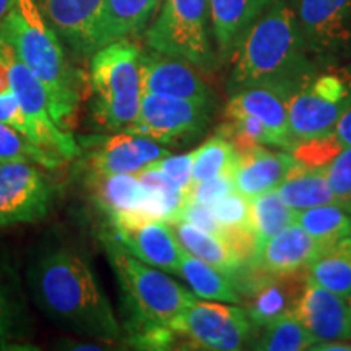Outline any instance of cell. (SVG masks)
<instances>
[{
  "label": "cell",
  "mask_w": 351,
  "mask_h": 351,
  "mask_svg": "<svg viewBox=\"0 0 351 351\" xmlns=\"http://www.w3.org/2000/svg\"><path fill=\"white\" fill-rule=\"evenodd\" d=\"M26 282L39 311L65 330L108 343L124 337L111 301L80 252L65 245L46 249L32 262Z\"/></svg>",
  "instance_id": "6da1fadb"
},
{
  "label": "cell",
  "mask_w": 351,
  "mask_h": 351,
  "mask_svg": "<svg viewBox=\"0 0 351 351\" xmlns=\"http://www.w3.org/2000/svg\"><path fill=\"white\" fill-rule=\"evenodd\" d=\"M228 93L271 88L288 96L320 69L307 51L300 23L287 0H274L232 56Z\"/></svg>",
  "instance_id": "7a4b0ae2"
},
{
  "label": "cell",
  "mask_w": 351,
  "mask_h": 351,
  "mask_svg": "<svg viewBox=\"0 0 351 351\" xmlns=\"http://www.w3.org/2000/svg\"><path fill=\"white\" fill-rule=\"evenodd\" d=\"M101 244L119 283L127 319L124 333L130 343L143 350L171 348L178 341L171 324L200 298L166 271L132 256L108 232L101 236Z\"/></svg>",
  "instance_id": "3957f363"
},
{
  "label": "cell",
  "mask_w": 351,
  "mask_h": 351,
  "mask_svg": "<svg viewBox=\"0 0 351 351\" xmlns=\"http://www.w3.org/2000/svg\"><path fill=\"white\" fill-rule=\"evenodd\" d=\"M0 39L41 80L52 119L69 130L82 103L85 77L67 60L59 34L44 19L36 0H16L0 25Z\"/></svg>",
  "instance_id": "277c9868"
},
{
  "label": "cell",
  "mask_w": 351,
  "mask_h": 351,
  "mask_svg": "<svg viewBox=\"0 0 351 351\" xmlns=\"http://www.w3.org/2000/svg\"><path fill=\"white\" fill-rule=\"evenodd\" d=\"M91 109L103 129L117 132L134 124L142 103V51L129 39L99 47L91 56Z\"/></svg>",
  "instance_id": "5b68a950"
},
{
  "label": "cell",
  "mask_w": 351,
  "mask_h": 351,
  "mask_svg": "<svg viewBox=\"0 0 351 351\" xmlns=\"http://www.w3.org/2000/svg\"><path fill=\"white\" fill-rule=\"evenodd\" d=\"M208 23L210 0H165L145 41L153 51L212 70L218 56L210 43Z\"/></svg>",
  "instance_id": "8992f818"
},
{
  "label": "cell",
  "mask_w": 351,
  "mask_h": 351,
  "mask_svg": "<svg viewBox=\"0 0 351 351\" xmlns=\"http://www.w3.org/2000/svg\"><path fill=\"white\" fill-rule=\"evenodd\" d=\"M351 106V70L346 65L322 67L287 99L295 142L335 132Z\"/></svg>",
  "instance_id": "52a82bcc"
},
{
  "label": "cell",
  "mask_w": 351,
  "mask_h": 351,
  "mask_svg": "<svg viewBox=\"0 0 351 351\" xmlns=\"http://www.w3.org/2000/svg\"><path fill=\"white\" fill-rule=\"evenodd\" d=\"M171 328L191 350L236 351L251 345L256 337L247 311L221 301L197 300L173 320Z\"/></svg>",
  "instance_id": "ba28073f"
},
{
  "label": "cell",
  "mask_w": 351,
  "mask_h": 351,
  "mask_svg": "<svg viewBox=\"0 0 351 351\" xmlns=\"http://www.w3.org/2000/svg\"><path fill=\"white\" fill-rule=\"evenodd\" d=\"M213 108V101L145 93L137 119L124 130L145 135L165 147H178L205 134Z\"/></svg>",
  "instance_id": "9c48e42d"
},
{
  "label": "cell",
  "mask_w": 351,
  "mask_h": 351,
  "mask_svg": "<svg viewBox=\"0 0 351 351\" xmlns=\"http://www.w3.org/2000/svg\"><path fill=\"white\" fill-rule=\"evenodd\" d=\"M291 7L320 69L351 59V0H291Z\"/></svg>",
  "instance_id": "30bf717a"
},
{
  "label": "cell",
  "mask_w": 351,
  "mask_h": 351,
  "mask_svg": "<svg viewBox=\"0 0 351 351\" xmlns=\"http://www.w3.org/2000/svg\"><path fill=\"white\" fill-rule=\"evenodd\" d=\"M78 142L85 178L138 174L171 153L165 145L129 130H117L111 135H85Z\"/></svg>",
  "instance_id": "8fae6325"
},
{
  "label": "cell",
  "mask_w": 351,
  "mask_h": 351,
  "mask_svg": "<svg viewBox=\"0 0 351 351\" xmlns=\"http://www.w3.org/2000/svg\"><path fill=\"white\" fill-rule=\"evenodd\" d=\"M111 238L127 252L148 265L179 275L184 247L171 223L150 218L143 213H127L108 218Z\"/></svg>",
  "instance_id": "7c38bea8"
},
{
  "label": "cell",
  "mask_w": 351,
  "mask_h": 351,
  "mask_svg": "<svg viewBox=\"0 0 351 351\" xmlns=\"http://www.w3.org/2000/svg\"><path fill=\"white\" fill-rule=\"evenodd\" d=\"M54 192L41 166L28 161L0 163V226L46 218Z\"/></svg>",
  "instance_id": "4fadbf2b"
},
{
  "label": "cell",
  "mask_w": 351,
  "mask_h": 351,
  "mask_svg": "<svg viewBox=\"0 0 351 351\" xmlns=\"http://www.w3.org/2000/svg\"><path fill=\"white\" fill-rule=\"evenodd\" d=\"M10 80L12 91L20 101L21 108L32 121L34 142L39 147L54 153L64 161L80 155V145L69 130L60 129L52 119L49 98L41 80L34 75L21 60L13 54L10 47Z\"/></svg>",
  "instance_id": "5bb4252c"
},
{
  "label": "cell",
  "mask_w": 351,
  "mask_h": 351,
  "mask_svg": "<svg viewBox=\"0 0 351 351\" xmlns=\"http://www.w3.org/2000/svg\"><path fill=\"white\" fill-rule=\"evenodd\" d=\"M293 313L302 326L320 341H351V304L330 289L320 287L309 276Z\"/></svg>",
  "instance_id": "9a60e30c"
},
{
  "label": "cell",
  "mask_w": 351,
  "mask_h": 351,
  "mask_svg": "<svg viewBox=\"0 0 351 351\" xmlns=\"http://www.w3.org/2000/svg\"><path fill=\"white\" fill-rule=\"evenodd\" d=\"M142 91L171 98L213 101V95L187 60L161 52H142Z\"/></svg>",
  "instance_id": "2e32d148"
},
{
  "label": "cell",
  "mask_w": 351,
  "mask_h": 351,
  "mask_svg": "<svg viewBox=\"0 0 351 351\" xmlns=\"http://www.w3.org/2000/svg\"><path fill=\"white\" fill-rule=\"evenodd\" d=\"M317 241L311 238L298 223H293L257 249L251 265L258 274L269 276H289L307 274L319 252Z\"/></svg>",
  "instance_id": "e0dca14e"
},
{
  "label": "cell",
  "mask_w": 351,
  "mask_h": 351,
  "mask_svg": "<svg viewBox=\"0 0 351 351\" xmlns=\"http://www.w3.org/2000/svg\"><path fill=\"white\" fill-rule=\"evenodd\" d=\"M44 19L80 57L93 56L103 0H36Z\"/></svg>",
  "instance_id": "ac0fdd59"
},
{
  "label": "cell",
  "mask_w": 351,
  "mask_h": 351,
  "mask_svg": "<svg viewBox=\"0 0 351 351\" xmlns=\"http://www.w3.org/2000/svg\"><path fill=\"white\" fill-rule=\"evenodd\" d=\"M287 99L288 96L271 90V88H244V90L230 95V101L225 108V116L249 114V116L257 117L275 135L280 148L291 152L296 142L291 135V127H289Z\"/></svg>",
  "instance_id": "d6986e66"
},
{
  "label": "cell",
  "mask_w": 351,
  "mask_h": 351,
  "mask_svg": "<svg viewBox=\"0 0 351 351\" xmlns=\"http://www.w3.org/2000/svg\"><path fill=\"white\" fill-rule=\"evenodd\" d=\"M274 0H210V21L218 59L231 60L258 16Z\"/></svg>",
  "instance_id": "ffe728a7"
},
{
  "label": "cell",
  "mask_w": 351,
  "mask_h": 351,
  "mask_svg": "<svg viewBox=\"0 0 351 351\" xmlns=\"http://www.w3.org/2000/svg\"><path fill=\"white\" fill-rule=\"evenodd\" d=\"M32 315L19 271L0 256V350H15L32 335Z\"/></svg>",
  "instance_id": "44dd1931"
},
{
  "label": "cell",
  "mask_w": 351,
  "mask_h": 351,
  "mask_svg": "<svg viewBox=\"0 0 351 351\" xmlns=\"http://www.w3.org/2000/svg\"><path fill=\"white\" fill-rule=\"evenodd\" d=\"M295 163L289 152H271L261 145L239 155L238 168L234 171L236 191L249 199L276 191Z\"/></svg>",
  "instance_id": "7402d4cb"
},
{
  "label": "cell",
  "mask_w": 351,
  "mask_h": 351,
  "mask_svg": "<svg viewBox=\"0 0 351 351\" xmlns=\"http://www.w3.org/2000/svg\"><path fill=\"white\" fill-rule=\"evenodd\" d=\"M160 0H103L95 29V52L147 28Z\"/></svg>",
  "instance_id": "603a6c76"
},
{
  "label": "cell",
  "mask_w": 351,
  "mask_h": 351,
  "mask_svg": "<svg viewBox=\"0 0 351 351\" xmlns=\"http://www.w3.org/2000/svg\"><path fill=\"white\" fill-rule=\"evenodd\" d=\"M86 186L106 218L125 213H145L150 217L148 191L137 174L95 176L86 178Z\"/></svg>",
  "instance_id": "cb8c5ba5"
},
{
  "label": "cell",
  "mask_w": 351,
  "mask_h": 351,
  "mask_svg": "<svg viewBox=\"0 0 351 351\" xmlns=\"http://www.w3.org/2000/svg\"><path fill=\"white\" fill-rule=\"evenodd\" d=\"M171 225L174 228L179 243L187 252L223 271L226 276H230L232 282L234 280L238 282L239 274L247 262L239 256V252L236 251L230 239L225 236L200 230V228L182 221V219L171 223Z\"/></svg>",
  "instance_id": "d4e9b609"
},
{
  "label": "cell",
  "mask_w": 351,
  "mask_h": 351,
  "mask_svg": "<svg viewBox=\"0 0 351 351\" xmlns=\"http://www.w3.org/2000/svg\"><path fill=\"white\" fill-rule=\"evenodd\" d=\"M276 194L296 212L319 205L337 204L326 171L307 168L300 163H295L289 169L287 178L276 187Z\"/></svg>",
  "instance_id": "484cf974"
},
{
  "label": "cell",
  "mask_w": 351,
  "mask_h": 351,
  "mask_svg": "<svg viewBox=\"0 0 351 351\" xmlns=\"http://www.w3.org/2000/svg\"><path fill=\"white\" fill-rule=\"evenodd\" d=\"M298 275L274 276L271 282H267L252 293V301L245 311L257 328H261L288 311H293L296 300L300 298L304 282H300Z\"/></svg>",
  "instance_id": "4316f807"
},
{
  "label": "cell",
  "mask_w": 351,
  "mask_h": 351,
  "mask_svg": "<svg viewBox=\"0 0 351 351\" xmlns=\"http://www.w3.org/2000/svg\"><path fill=\"white\" fill-rule=\"evenodd\" d=\"M179 276L186 280L192 293L200 300L221 301L230 304H239V289L232 285V280L223 271L192 256L184 249L179 263Z\"/></svg>",
  "instance_id": "83f0119b"
},
{
  "label": "cell",
  "mask_w": 351,
  "mask_h": 351,
  "mask_svg": "<svg viewBox=\"0 0 351 351\" xmlns=\"http://www.w3.org/2000/svg\"><path fill=\"white\" fill-rule=\"evenodd\" d=\"M307 276L335 295L351 300V234L322 249L307 269Z\"/></svg>",
  "instance_id": "f1b7e54d"
},
{
  "label": "cell",
  "mask_w": 351,
  "mask_h": 351,
  "mask_svg": "<svg viewBox=\"0 0 351 351\" xmlns=\"http://www.w3.org/2000/svg\"><path fill=\"white\" fill-rule=\"evenodd\" d=\"M257 330H261V333L258 335L256 333L257 337H254L249 345V348L252 350L302 351L311 350L315 343L314 337L302 326L293 311L278 315Z\"/></svg>",
  "instance_id": "f546056e"
},
{
  "label": "cell",
  "mask_w": 351,
  "mask_h": 351,
  "mask_svg": "<svg viewBox=\"0 0 351 351\" xmlns=\"http://www.w3.org/2000/svg\"><path fill=\"white\" fill-rule=\"evenodd\" d=\"M296 223L317 241L320 249H326L350 234L351 212L337 204L319 205L296 212Z\"/></svg>",
  "instance_id": "4dcf8cb0"
},
{
  "label": "cell",
  "mask_w": 351,
  "mask_h": 351,
  "mask_svg": "<svg viewBox=\"0 0 351 351\" xmlns=\"http://www.w3.org/2000/svg\"><path fill=\"white\" fill-rule=\"evenodd\" d=\"M293 223H296V210L285 204L276 191L252 199V228L256 251Z\"/></svg>",
  "instance_id": "1f68e13d"
},
{
  "label": "cell",
  "mask_w": 351,
  "mask_h": 351,
  "mask_svg": "<svg viewBox=\"0 0 351 351\" xmlns=\"http://www.w3.org/2000/svg\"><path fill=\"white\" fill-rule=\"evenodd\" d=\"M239 163V153L232 143L219 132L208 138L197 150L192 152V184L207 181L215 176L236 171Z\"/></svg>",
  "instance_id": "d6a6232c"
},
{
  "label": "cell",
  "mask_w": 351,
  "mask_h": 351,
  "mask_svg": "<svg viewBox=\"0 0 351 351\" xmlns=\"http://www.w3.org/2000/svg\"><path fill=\"white\" fill-rule=\"evenodd\" d=\"M8 161H28L46 169H56L64 163L62 158L39 147L13 127L0 122V163Z\"/></svg>",
  "instance_id": "836d02e7"
},
{
  "label": "cell",
  "mask_w": 351,
  "mask_h": 351,
  "mask_svg": "<svg viewBox=\"0 0 351 351\" xmlns=\"http://www.w3.org/2000/svg\"><path fill=\"white\" fill-rule=\"evenodd\" d=\"M346 145L337 135V132L313 137L307 140L296 142L291 148V156L295 158L296 163L313 169L326 171L328 165L340 155Z\"/></svg>",
  "instance_id": "e575fe53"
},
{
  "label": "cell",
  "mask_w": 351,
  "mask_h": 351,
  "mask_svg": "<svg viewBox=\"0 0 351 351\" xmlns=\"http://www.w3.org/2000/svg\"><path fill=\"white\" fill-rule=\"evenodd\" d=\"M326 176L330 184L337 204L351 208V147L343 150L326 168Z\"/></svg>",
  "instance_id": "d590c367"
},
{
  "label": "cell",
  "mask_w": 351,
  "mask_h": 351,
  "mask_svg": "<svg viewBox=\"0 0 351 351\" xmlns=\"http://www.w3.org/2000/svg\"><path fill=\"white\" fill-rule=\"evenodd\" d=\"M232 191H236L234 171H228V173L218 174L215 178L207 179V181L192 184L187 192V197L189 202L212 205L225 195L231 194Z\"/></svg>",
  "instance_id": "8d00e7d4"
},
{
  "label": "cell",
  "mask_w": 351,
  "mask_h": 351,
  "mask_svg": "<svg viewBox=\"0 0 351 351\" xmlns=\"http://www.w3.org/2000/svg\"><path fill=\"white\" fill-rule=\"evenodd\" d=\"M0 122L13 127V129L19 130L20 134L26 135V137L32 138L34 142V130L32 121L28 119L23 108H21L20 101L16 99V96L12 90L0 95Z\"/></svg>",
  "instance_id": "74e56055"
},
{
  "label": "cell",
  "mask_w": 351,
  "mask_h": 351,
  "mask_svg": "<svg viewBox=\"0 0 351 351\" xmlns=\"http://www.w3.org/2000/svg\"><path fill=\"white\" fill-rule=\"evenodd\" d=\"M165 176L173 181L176 186L181 187L182 191L189 192L192 182V152L186 155H173L161 158L156 163H153Z\"/></svg>",
  "instance_id": "f35d334b"
},
{
  "label": "cell",
  "mask_w": 351,
  "mask_h": 351,
  "mask_svg": "<svg viewBox=\"0 0 351 351\" xmlns=\"http://www.w3.org/2000/svg\"><path fill=\"white\" fill-rule=\"evenodd\" d=\"M179 219L191 223V225L200 228V230L204 231L213 232V234L218 236H225L226 238L225 230H223L221 225L217 221L210 205L199 204V202H187L186 207L182 208L181 215H179Z\"/></svg>",
  "instance_id": "ab89813d"
},
{
  "label": "cell",
  "mask_w": 351,
  "mask_h": 351,
  "mask_svg": "<svg viewBox=\"0 0 351 351\" xmlns=\"http://www.w3.org/2000/svg\"><path fill=\"white\" fill-rule=\"evenodd\" d=\"M10 90V46L0 39V95L7 93Z\"/></svg>",
  "instance_id": "60d3db41"
},
{
  "label": "cell",
  "mask_w": 351,
  "mask_h": 351,
  "mask_svg": "<svg viewBox=\"0 0 351 351\" xmlns=\"http://www.w3.org/2000/svg\"><path fill=\"white\" fill-rule=\"evenodd\" d=\"M335 132L346 147H351V106L346 109L343 116L340 117L339 124L335 127Z\"/></svg>",
  "instance_id": "b9f144b4"
},
{
  "label": "cell",
  "mask_w": 351,
  "mask_h": 351,
  "mask_svg": "<svg viewBox=\"0 0 351 351\" xmlns=\"http://www.w3.org/2000/svg\"><path fill=\"white\" fill-rule=\"evenodd\" d=\"M311 350L319 351H351V341H320L314 343Z\"/></svg>",
  "instance_id": "7bdbcfd3"
},
{
  "label": "cell",
  "mask_w": 351,
  "mask_h": 351,
  "mask_svg": "<svg viewBox=\"0 0 351 351\" xmlns=\"http://www.w3.org/2000/svg\"><path fill=\"white\" fill-rule=\"evenodd\" d=\"M15 2L16 0H0V25L5 20V16L8 15V12L12 10L13 5H15Z\"/></svg>",
  "instance_id": "ee69618b"
},
{
  "label": "cell",
  "mask_w": 351,
  "mask_h": 351,
  "mask_svg": "<svg viewBox=\"0 0 351 351\" xmlns=\"http://www.w3.org/2000/svg\"><path fill=\"white\" fill-rule=\"evenodd\" d=\"M346 67H348V69H350V70H351V62H350V64H348V65H346Z\"/></svg>",
  "instance_id": "f6af8a7d"
},
{
  "label": "cell",
  "mask_w": 351,
  "mask_h": 351,
  "mask_svg": "<svg viewBox=\"0 0 351 351\" xmlns=\"http://www.w3.org/2000/svg\"><path fill=\"white\" fill-rule=\"evenodd\" d=\"M350 234H351V228H350Z\"/></svg>",
  "instance_id": "bcb514c9"
},
{
  "label": "cell",
  "mask_w": 351,
  "mask_h": 351,
  "mask_svg": "<svg viewBox=\"0 0 351 351\" xmlns=\"http://www.w3.org/2000/svg\"><path fill=\"white\" fill-rule=\"evenodd\" d=\"M348 301H350V304H351V300H348Z\"/></svg>",
  "instance_id": "7dc6e473"
},
{
  "label": "cell",
  "mask_w": 351,
  "mask_h": 351,
  "mask_svg": "<svg viewBox=\"0 0 351 351\" xmlns=\"http://www.w3.org/2000/svg\"><path fill=\"white\" fill-rule=\"evenodd\" d=\"M350 212H351V210H350Z\"/></svg>",
  "instance_id": "c3c4849f"
}]
</instances>
